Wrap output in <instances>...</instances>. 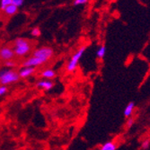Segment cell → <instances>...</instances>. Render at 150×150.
<instances>
[{
  "mask_svg": "<svg viewBox=\"0 0 150 150\" xmlns=\"http://www.w3.org/2000/svg\"><path fill=\"white\" fill-rule=\"evenodd\" d=\"M54 51L50 47L43 46L38 48L33 53V55L25 59L22 63V67H37L43 64H46L52 57Z\"/></svg>",
  "mask_w": 150,
  "mask_h": 150,
  "instance_id": "1",
  "label": "cell"
},
{
  "mask_svg": "<svg viewBox=\"0 0 150 150\" xmlns=\"http://www.w3.org/2000/svg\"><path fill=\"white\" fill-rule=\"evenodd\" d=\"M20 80L18 71L11 69L3 67L0 69V86H9Z\"/></svg>",
  "mask_w": 150,
  "mask_h": 150,
  "instance_id": "2",
  "label": "cell"
},
{
  "mask_svg": "<svg viewBox=\"0 0 150 150\" xmlns=\"http://www.w3.org/2000/svg\"><path fill=\"white\" fill-rule=\"evenodd\" d=\"M13 50L16 56L22 58L27 56L31 52L32 45L28 40H26L24 38H17L13 42Z\"/></svg>",
  "mask_w": 150,
  "mask_h": 150,
  "instance_id": "3",
  "label": "cell"
},
{
  "mask_svg": "<svg viewBox=\"0 0 150 150\" xmlns=\"http://www.w3.org/2000/svg\"><path fill=\"white\" fill-rule=\"evenodd\" d=\"M86 50V46H82L81 48H79L73 54L72 57L69 59V61L67 62V67H66V69H67V72H69V73L70 72H74L76 69V67L78 66V63H79L80 59H82V57H83Z\"/></svg>",
  "mask_w": 150,
  "mask_h": 150,
  "instance_id": "4",
  "label": "cell"
},
{
  "mask_svg": "<svg viewBox=\"0 0 150 150\" xmlns=\"http://www.w3.org/2000/svg\"><path fill=\"white\" fill-rule=\"evenodd\" d=\"M15 52H13V50L8 46H4L0 48V59L5 61H8V60H13V58H15Z\"/></svg>",
  "mask_w": 150,
  "mask_h": 150,
  "instance_id": "5",
  "label": "cell"
},
{
  "mask_svg": "<svg viewBox=\"0 0 150 150\" xmlns=\"http://www.w3.org/2000/svg\"><path fill=\"white\" fill-rule=\"evenodd\" d=\"M36 69L35 67H22L21 69L18 70V74L20 78H27L31 76H33L35 73Z\"/></svg>",
  "mask_w": 150,
  "mask_h": 150,
  "instance_id": "6",
  "label": "cell"
},
{
  "mask_svg": "<svg viewBox=\"0 0 150 150\" xmlns=\"http://www.w3.org/2000/svg\"><path fill=\"white\" fill-rule=\"evenodd\" d=\"M54 86V83L51 80H48V79H42L40 80L39 82L36 83V87L42 90H45V91H50L53 88Z\"/></svg>",
  "mask_w": 150,
  "mask_h": 150,
  "instance_id": "7",
  "label": "cell"
},
{
  "mask_svg": "<svg viewBox=\"0 0 150 150\" xmlns=\"http://www.w3.org/2000/svg\"><path fill=\"white\" fill-rule=\"evenodd\" d=\"M40 76H42V78L48 79V80H52L57 76V73L56 71L52 69H46L42 71L40 73Z\"/></svg>",
  "mask_w": 150,
  "mask_h": 150,
  "instance_id": "8",
  "label": "cell"
},
{
  "mask_svg": "<svg viewBox=\"0 0 150 150\" xmlns=\"http://www.w3.org/2000/svg\"><path fill=\"white\" fill-rule=\"evenodd\" d=\"M134 109H135V103L134 102H130L127 104V106L125 107L124 109V112H123V114L126 118H129L133 112H134Z\"/></svg>",
  "mask_w": 150,
  "mask_h": 150,
  "instance_id": "9",
  "label": "cell"
},
{
  "mask_svg": "<svg viewBox=\"0 0 150 150\" xmlns=\"http://www.w3.org/2000/svg\"><path fill=\"white\" fill-rule=\"evenodd\" d=\"M99 150H117V145L113 141H107L101 146Z\"/></svg>",
  "mask_w": 150,
  "mask_h": 150,
  "instance_id": "10",
  "label": "cell"
},
{
  "mask_svg": "<svg viewBox=\"0 0 150 150\" xmlns=\"http://www.w3.org/2000/svg\"><path fill=\"white\" fill-rule=\"evenodd\" d=\"M17 9H18V7H16L15 5L11 4L7 7H6L4 11H5L6 15H7V16H13V15H15V13L17 12Z\"/></svg>",
  "mask_w": 150,
  "mask_h": 150,
  "instance_id": "11",
  "label": "cell"
},
{
  "mask_svg": "<svg viewBox=\"0 0 150 150\" xmlns=\"http://www.w3.org/2000/svg\"><path fill=\"white\" fill-rule=\"evenodd\" d=\"M105 52H106V48L105 46H100L97 50V52H96V55L98 57V59H103L104 58V55H105Z\"/></svg>",
  "mask_w": 150,
  "mask_h": 150,
  "instance_id": "12",
  "label": "cell"
},
{
  "mask_svg": "<svg viewBox=\"0 0 150 150\" xmlns=\"http://www.w3.org/2000/svg\"><path fill=\"white\" fill-rule=\"evenodd\" d=\"M16 62L13 60H8V61H5L4 62V67H6V69H13V67H16Z\"/></svg>",
  "mask_w": 150,
  "mask_h": 150,
  "instance_id": "13",
  "label": "cell"
},
{
  "mask_svg": "<svg viewBox=\"0 0 150 150\" xmlns=\"http://www.w3.org/2000/svg\"><path fill=\"white\" fill-rule=\"evenodd\" d=\"M13 0H0V5H1V9L5 10L6 7H7L9 5L12 4Z\"/></svg>",
  "mask_w": 150,
  "mask_h": 150,
  "instance_id": "14",
  "label": "cell"
},
{
  "mask_svg": "<svg viewBox=\"0 0 150 150\" xmlns=\"http://www.w3.org/2000/svg\"><path fill=\"white\" fill-rule=\"evenodd\" d=\"M8 92V87L6 86H0V96L6 94Z\"/></svg>",
  "mask_w": 150,
  "mask_h": 150,
  "instance_id": "15",
  "label": "cell"
},
{
  "mask_svg": "<svg viewBox=\"0 0 150 150\" xmlns=\"http://www.w3.org/2000/svg\"><path fill=\"white\" fill-rule=\"evenodd\" d=\"M149 146H150V140H149V139H146V140H144V141L142 142V144H141V148H142L143 150H146V149H148V148H149Z\"/></svg>",
  "mask_w": 150,
  "mask_h": 150,
  "instance_id": "16",
  "label": "cell"
},
{
  "mask_svg": "<svg viewBox=\"0 0 150 150\" xmlns=\"http://www.w3.org/2000/svg\"><path fill=\"white\" fill-rule=\"evenodd\" d=\"M31 34L33 36V37H39L40 35V30L39 28H33L32 31H31Z\"/></svg>",
  "mask_w": 150,
  "mask_h": 150,
  "instance_id": "17",
  "label": "cell"
},
{
  "mask_svg": "<svg viewBox=\"0 0 150 150\" xmlns=\"http://www.w3.org/2000/svg\"><path fill=\"white\" fill-rule=\"evenodd\" d=\"M88 2V0H74V6L84 5Z\"/></svg>",
  "mask_w": 150,
  "mask_h": 150,
  "instance_id": "18",
  "label": "cell"
},
{
  "mask_svg": "<svg viewBox=\"0 0 150 150\" xmlns=\"http://www.w3.org/2000/svg\"><path fill=\"white\" fill-rule=\"evenodd\" d=\"M12 4L15 5L16 7H19V6H21L23 4V0H13Z\"/></svg>",
  "mask_w": 150,
  "mask_h": 150,
  "instance_id": "19",
  "label": "cell"
},
{
  "mask_svg": "<svg viewBox=\"0 0 150 150\" xmlns=\"http://www.w3.org/2000/svg\"><path fill=\"white\" fill-rule=\"evenodd\" d=\"M133 122H134V120H133L132 119H130V120H129V122H128V127H131L132 124H133Z\"/></svg>",
  "mask_w": 150,
  "mask_h": 150,
  "instance_id": "20",
  "label": "cell"
}]
</instances>
